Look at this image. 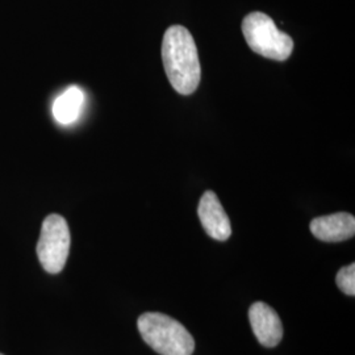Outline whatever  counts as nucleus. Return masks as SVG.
<instances>
[{"label": "nucleus", "instance_id": "nucleus-8", "mask_svg": "<svg viewBox=\"0 0 355 355\" xmlns=\"http://www.w3.org/2000/svg\"><path fill=\"white\" fill-rule=\"evenodd\" d=\"M85 104V92L76 86H71L54 101L51 114L57 123L70 125L76 123Z\"/></svg>", "mask_w": 355, "mask_h": 355}, {"label": "nucleus", "instance_id": "nucleus-1", "mask_svg": "<svg viewBox=\"0 0 355 355\" xmlns=\"http://www.w3.org/2000/svg\"><path fill=\"white\" fill-rule=\"evenodd\" d=\"M162 60L170 85L182 95H191L199 87L202 67L199 53L190 31L171 26L162 42Z\"/></svg>", "mask_w": 355, "mask_h": 355}, {"label": "nucleus", "instance_id": "nucleus-9", "mask_svg": "<svg viewBox=\"0 0 355 355\" xmlns=\"http://www.w3.org/2000/svg\"><path fill=\"white\" fill-rule=\"evenodd\" d=\"M336 283L338 288L349 295L354 296L355 295V265L352 263L349 266L343 267L336 277Z\"/></svg>", "mask_w": 355, "mask_h": 355}, {"label": "nucleus", "instance_id": "nucleus-3", "mask_svg": "<svg viewBox=\"0 0 355 355\" xmlns=\"http://www.w3.org/2000/svg\"><path fill=\"white\" fill-rule=\"evenodd\" d=\"M242 33L250 49L268 60L286 61L293 51V40L279 31L266 13L252 12L245 16Z\"/></svg>", "mask_w": 355, "mask_h": 355}, {"label": "nucleus", "instance_id": "nucleus-6", "mask_svg": "<svg viewBox=\"0 0 355 355\" xmlns=\"http://www.w3.org/2000/svg\"><path fill=\"white\" fill-rule=\"evenodd\" d=\"M249 320L257 340L262 346L275 347L283 338V325L278 313L266 303L257 302L249 309Z\"/></svg>", "mask_w": 355, "mask_h": 355}, {"label": "nucleus", "instance_id": "nucleus-7", "mask_svg": "<svg viewBox=\"0 0 355 355\" xmlns=\"http://www.w3.org/2000/svg\"><path fill=\"white\" fill-rule=\"evenodd\" d=\"M312 234L324 242L346 241L355 234L354 216L346 212L321 216L311 221Z\"/></svg>", "mask_w": 355, "mask_h": 355}, {"label": "nucleus", "instance_id": "nucleus-10", "mask_svg": "<svg viewBox=\"0 0 355 355\" xmlns=\"http://www.w3.org/2000/svg\"><path fill=\"white\" fill-rule=\"evenodd\" d=\"M0 355H3V354H0Z\"/></svg>", "mask_w": 355, "mask_h": 355}, {"label": "nucleus", "instance_id": "nucleus-5", "mask_svg": "<svg viewBox=\"0 0 355 355\" xmlns=\"http://www.w3.org/2000/svg\"><path fill=\"white\" fill-rule=\"evenodd\" d=\"M198 215L204 230L217 241H227L232 234V225L214 191H205L199 202Z\"/></svg>", "mask_w": 355, "mask_h": 355}, {"label": "nucleus", "instance_id": "nucleus-4", "mask_svg": "<svg viewBox=\"0 0 355 355\" xmlns=\"http://www.w3.org/2000/svg\"><path fill=\"white\" fill-rule=\"evenodd\" d=\"M70 252V230L62 216L49 215L42 223L37 243L41 266L49 274L64 270Z\"/></svg>", "mask_w": 355, "mask_h": 355}, {"label": "nucleus", "instance_id": "nucleus-2", "mask_svg": "<svg viewBox=\"0 0 355 355\" xmlns=\"http://www.w3.org/2000/svg\"><path fill=\"white\" fill-rule=\"evenodd\" d=\"M137 327L144 341L158 354L192 355L195 350L190 331L164 313H144L137 321Z\"/></svg>", "mask_w": 355, "mask_h": 355}]
</instances>
